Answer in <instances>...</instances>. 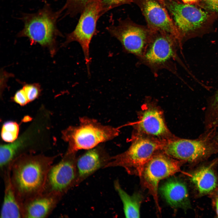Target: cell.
Instances as JSON below:
<instances>
[{
    "mask_svg": "<svg viewBox=\"0 0 218 218\" xmlns=\"http://www.w3.org/2000/svg\"><path fill=\"white\" fill-rule=\"evenodd\" d=\"M55 157L23 153L8 167L12 184L22 203L44 191L47 175Z\"/></svg>",
    "mask_w": 218,
    "mask_h": 218,
    "instance_id": "1",
    "label": "cell"
},
{
    "mask_svg": "<svg viewBox=\"0 0 218 218\" xmlns=\"http://www.w3.org/2000/svg\"><path fill=\"white\" fill-rule=\"evenodd\" d=\"M137 2L149 29L170 34L175 37L179 43L177 27L167 11L156 0H138Z\"/></svg>",
    "mask_w": 218,
    "mask_h": 218,
    "instance_id": "12",
    "label": "cell"
},
{
    "mask_svg": "<svg viewBox=\"0 0 218 218\" xmlns=\"http://www.w3.org/2000/svg\"><path fill=\"white\" fill-rule=\"evenodd\" d=\"M191 180L201 194L212 191L216 185V177L209 167H203L197 171L193 174Z\"/></svg>",
    "mask_w": 218,
    "mask_h": 218,
    "instance_id": "20",
    "label": "cell"
},
{
    "mask_svg": "<svg viewBox=\"0 0 218 218\" xmlns=\"http://www.w3.org/2000/svg\"></svg>",
    "mask_w": 218,
    "mask_h": 218,
    "instance_id": "32",
    "label": "cell"
},
{
    "mask_svg": "<svg viewBox=\"0 0 218 218\" xmlns=\"http://www.w3.org/2000/svg\"><path fill=\"white\" fill-rule=\"evenodd\" d=\"M119 127L105 125L97 120L86 117H80L78 124L70 126L62 132V137L68 143L67 152L76 153L88 150L118 135Z\"/></svg>",
    "mask_w": 218,
    "mask_h": 218,
    "instance_id": "3",
    "label": "cell"
},
{
    "mask_svg": "<svg viewBox=\"0 0 218 218\" xmlns=\"http://www.w3.org/2000/svg\"><path fill=\"white\" fill-rule=\"evenodd\" d=\"M62 197L54 193L43 192L25 200L22 203L23 218L48 217Z\"/></svg>",
    "mask_w": 218,
    "mask_h": 218,
    "instance_id": "13",
    "label": "cell"
},
{
    "mask_svg": "<svg viewBox=\"0 0 218 218\" xmlns=\"http://www.w3.org/2000/svg\"><path fill=\"white\" fill-rule=\"evenodd\" d=\"M63 12L62 8L54 11L45 2L37 12L23 13L19 18L23 23V28L17 36L28 38L32 43L51 47L55 44L57 38L63 36L57 23Z\"/></svg>",
    "mask_w": 218,
    "mask_h": 218,
    "instance_id": "2",
    "label": "cell"
},
{
    "mask_svg": "<svg viewBox=\"0 0 218 218\" xmlns=\"http://www.w3.org/2000/svg\"><path fill=\"white\" fill-rule=\"evenodd\" d=\"M22 88L29 102L34 101L38 97L41 92L40 87L36 84H27L24 85Z\"/></svg>",
    "mask_w": 218,
    "mask_h": 218,
    "instance_id": "25",
    "label": "cell"
},
{
    "mask_svg": "<svg viewBox=\"0 0 218 218\" xmlns=\"http://www.w3.org/2000/svg\"><path fill=\"white\" fill-rule=\"evenodd\" d=\"M164 5L172 15L178 29L180 48L182 49L186 38L201 27L207 20L208 15L193 4L165 0Z\"/></svg>",
    "mask_w": 218,
    "mask_h": 218,
    "instance_id": "8",
    "label": "cell"
},
{
    "mask_svg": "<svg viewBox=\"0 0 218 218\" xmlns=\"http://www.w3.org/2000/svg\"><path fill=\"white\" fill-rule=\"evenodd\" d=\"M216 206L217 213V215L218 216V199H217V200L216 201Z\"/></svg>",
    "mask_w": 218,
    "mask_h": 218,
    "instance_id": "30",
    "label": "cell"
},
{
    "mask_svg": "<svg viewBox=\"0 0 218 218\" xmlns=\"http://www.w3.org/2000/svg\"><path fill=\"white\" fill-rule=\"evenodd\" d=\"M207 7L213 12H218V0H202Z\"/></svg>",
    "mask_w": 218,
    "mask_h": 218,
    "instance_id": "27",
    "label": "cell"
},
{
    "mask_svg": "<svg viewBox=\"0 0 218 218\" xmlns=\"http://www.w3.org/2000/svg\"><path fill=\"white\" fill-rule=\"evenodd\" d=\"M179 160L166 154H155L144 166L140 178L141 183L147 189L154 200L157 210L161 211L158 196L161 180L180 170Z\"/></svg>",
    "mask_w": 218,
    "mask_h": 218,
    "instance_id": "6",
    "label": "cell"
},
{
    "mask_svg": "<svg viewBox=\"0 0 218 218\" xmlns=\"http://www.w3.org/2000/svg\"><path fill=\"white\" fill-rule=\"evenodd\" d=\"M161 147L156 142L145 138L134 142L125 152L110 157L105 167H123L130 174L140 177L147 162Z\"/></svg>",
    "mask_w": 218,
    "mask_h": 218,
    "instance_id": "7",
    "label": "cell"
},
{
    "mask_svg": "<svg viewBox=\"0 0 218 218\" xmlns=\"http://www.w3.org/2000/svg\"><path fill=\"white\" fill-rule=\"evenodd\" d=\"M204 124L205 130L218 127V89L208 99Z\"/></svg>",
    "mask_w": 218,
    "mask_h": 218,
    "instance_id": "21",
    "label": "cell"
},
{
    "mask_svg": "<svg viewBox=\"0 0 218 218\" xmlns=\"http://www.w3.org/2000/svg\"><path fill=\"white\" fill-rule=\"evenodd\" d=\"M159 192L166 202L173 208H184L188 202V196L186 185L174 178L167 180L159 188Z\"/></svg>",
    "mask_w": 218,
    "mask_h": 218,
    "instance_id": "15",
    "label": "cell"
},
{
    "mask_svg": "<svg viewBox=\"0 0 218 218\" xmlns=\"http://www.w3.org/2000/svg\"><path fill=\"white\" fill-rule=\"evenodd\" d=\"M99 0H66L62 8L65 12L64 16L73 17L81 14L89 4Z\"/></svg>",
    "mask_w": 218,
    "mask_h": 218,
    "instance_id": "22",
    "label": "cell"
},
{
    "mask_svg": "<svg viewBox=\"0 0 218 218\" xmlns=\"http://www.w3.org/2000/svg\"><path fill=\"white\" fill-rule=\"evenodd\" d=\"M12 99L15 103L22 106L25 105L29 102L23 88L16 92Z\"/></svg>",
    "mask_w": 218,
    "mask_h": 218,
    "instance_id": "26",
    "label": "cell"
},
{
    "mask_svg": "<svg viewBox=\"0 0 218 218\" xmlns=\"http://www.w3.org/2000/svg\"><path fill=\"white\" fill-rule=\"evenodd\" d=\"M162 4H163L164 5V3L165 0H158Z\"/></svg>",
    "mask_w": 218,
    "mask_h": 218,
    "instance_id": "31",
    "label": "cell"
},
{
    "mask_svg": "<svg viewBox=\"0 0 218 218\" xmlns=\"http://www.w3.org/2000/svg\"><path fill=\"white\" fill-rule=\"evenodd\" d=\"M29 130L23 134L13 142L7 144L1 145L0 159L4 164L12 162L19 155V153L28 146L33 137L32 131Z\"/></svg>",
    "mask_w": 218,
    "mask_h": 218,
    "instance_id": "18",
    "label": "cell"
},
{
    "mask_svg": "<svg viewBox=\"0 0 218 218\" xmlns=\"http://www.w3.org/2000/svg\"><path fill=\"white\" fill-rule=\"evenodd\" d=\"M183 3L193 4L198 2L200 0H181Z\"/></svg>",
    "mask_w": 218,
    "mask_h": 218,
    "instance_id": "28",
    "label": "cell"
},
{
    "mask_svg": "<svg viewBox=\"0 0 218 218\" xmlns=\"http://www.w3.org/2000/svg\"><path fill=\"white\" fill-rule=\"evenodd\" d=\"M139 126L144 132L154 136H162L168 132L161 114L154 108L147 109L143 112L139 121Z\"/></svg>",
    "mask_w": 218,
    "mask_h": 218,
    "instance_id": "17",
    "label": "cell"
},
{
    "mask_svg": "<svg viewBox=\"0 0 218 218\" xmlns=\"http://www.w3.org/2000/svg\"><path fill=\"white\" fill-rule=\"evenodd\" d=\"M106 29L121 42L124 51L139 58L144 52L152 34L148 27L134 24L128 19L119 20L117 25H110Z\"/></svg>",
    "mask_w": 218,
    "mask_h": 218,
    "instance_id": "9",
    "label": "cell"
},
{
    "mask_svg": "<svg viewBox=\"0 0 218 218\" xmlns=\"http://www.w3.org/2000/svg\"><path fill=\"white\" fill-rule=\"evenodd\" d=\"M98 1L89 4L80 14V16L74 29L66 34V39L63 45L65 46L72 41L80 45L84 57L88 73L90 74V45L93 37L97 34L96 26L100 17Z\"/></svg>",
    "mask_w": 218,
    "mask_h": 218,
    "instance_id": "10",
    "label": "cell"
},
{
    "mask_svg": "<svg viewBox=\"0 0 218 218\" xmlns=\"http://www.w3.org/2000/svg\"><path fill=\"white\" fill-rule=\"evenodd\" d=\"M19 126L15 122L8 121L5 123L2 129L1 135L3 140L12 143L18 137Z\"/></svg>",
    "mask_w": 218,
    "mask_h": 218,
    "instance_id": "23",
    "label": "cell"
},
{
    "mask_svg": "<svg viewBox=\"0 0 218 218\" xmlns=\"http://www.w3.org/2000/svg\"><path fill=\"white\" fill-rule=\"evenodd\" d=\"M134 0H99L100 17L108 11L120 5L128 4Z\"/></svg>",
    "mask_w": 218,
    "mask_h": 218,
    "instance_id": "24",
    "label": "cell"
},
{
    "mask_svg": "<svg viewBox=\"0 0 218 218\" xmlns=\"http://www.w3.org/2000/svg\"><path fill=\"white\" fill-rule=\"evenodd\" d=\"M5 174L4 194L0 218H23L22 203L12 184L8 169Z\"/></svg>",
    "mask_w": 218,
    "mask_h": 218,
    "instance_id": "16",
    "label": "cell"
},
{
    "mask_svg": "<svg viewBox=\"0 0 218 218\" xmlns=\"http://www.w3.org/2000/svg\"><path fill=\"white\" fill-rule=\"evenodd\" d=\"M76 154L66 152L59 162L52 165L47 175L44 192L62 196L75 184L77 175Z\"/></svg>",
    "mask_w": 218,
    "mask_h": 218,
    "instance_id": "11",
    "label": "cell"
},
{
    "mask_svg": "<svg viewBox=\"0 0 218 218\" xmlns=\"http://www.w3.org/2000/svg\"><path fill=\"white\" fill-rule=\"evenodd\" d=\"M110 157L103 148L98 146L87 151L77 159V184L101 167H105Z\"/></svg>",
    "mask_w": 218,
    "mask_h": 218,
    "instance_id": "14",
    "label": "cell"
},
{
    "mask_svg": "<svg viewBox=\"0 0 218 218\" xmlns=\"http://www.w3.org/2000/svg\"><path fill=\"white\" fill-rule=\"evenodd\" d=\"M152 31L148 44L139 58L141 62L154 72L163 68L170 70L176 60L182 64L177 55V49L180 48L176 38L164 32Z\"/></svg>",
    "mask_w": 218,
    "mask_h": 218,
    "instance_id": "5",
    "label": "cell"
},
{
    "mask_svg": "<svg viewBox=\"0 0 218 218\" xmlns=\"http://www.w3.org/2000/svg\"><path fill=\"white\" fill-rule=\"evenodd\" d=\"M215 138L216 140L218 143V127L217 128L215 134Z\"/></svg>",
    "mask_w": 218,
    "mask_h": 218,
    "instance_id": "29",
    "label": "cell"
},
{
    "mask_svg": "<svg viewBox=\"0 0 218 218\" xmlns=\"http://www.w3.org/2000/svg\"><path fill=\"white\" fill-rule=\"evenodd\" d=\"M114 187L123 203L125 217H140V208L143 199L142 195L136 193L132 195L128 194L122 188L117 181L114 183Z\"/></svg>",
    "mask_w": 218,
    "mask_h": 218,
    "instance_id": "19",
    "label": "cell"
},
{
    "mask_svg": "<svg viewBox=\"0 0 218 218\" xmlns=\"http://www.w3.org/2000/svg\"><path fill=\"white\" fill-rule=\"evenodd\" d=\"M217 128L206 130L197 138H177L162 147L164 153L178 160L192 162L218 152L215 134Z\"/></svg>",
    "mask_w": 218,
    "mask_h": 218,
    "instance_id": "4",
    "label": "cell"
}]
</instances>
